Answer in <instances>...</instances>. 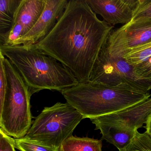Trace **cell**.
<instances>
[{
	"instance_id": "1",
	"label": "cell",
	"mask_w": 151,
	"mask_h": 151,
	"mask_svg": "<svg viewBox=\"0 0 151 151\" xmlns=\"http://www.w3.org/2000/svg\"><path fill=\"white\" fill-rule=\"evenodd\" d=\"M113 28L86 0H69L51 32L34 45L67 67L79 83L87 82Z\"/></svg>"
},
{
	"instance_id": "2",
	"label": "cell",
	"mask_w": 151,
	"mask_h": 151,
	"mask_svg": "<svg viewBox=\"0 0 151 151\" xmlns=\"http://www.w3.org/2000/svg\"><path fill=\"white\" fill-rule=\"evenodd\" d=\"M0 54L18 70L32 96L44 90L61 92L79 83L67 67L34 45L1 46Z\"/></svg>"
},
{
	"instance_id": "3",
	"label": "cell",
	"mask_w": 151,
	"mask_h": 151,
	"mask_svg": "<svg viewBox=\"0 0 151 151\" xmlns=\"http://www.w3.org/2000/svg\"><path fill=\"white\" fill-rule=\"evenodd\" d=\"M61 93L67 102L75 108L84 119L120 111L151 96L150 92L128 84L113 86L90 81L79 83Z\"/></svg>"
},
{
	"instance_id": "4",
	"label": "cell",
	"mask_w": 151,
	"mask_h": 151,
	"mask_svg": "<svg viewBox=\"0 0 151 151\" xmlns=\"http://www.w3.org/2000/svg\"><path fill=\"white\" fill-rule=\"evenodd\" d=\"M6 80V94L0 105V126L15 139L24 137L32 125V95L23 78L7 58L0 54Z\"/></svg>"
},
{
	"instance_id": "5",
	"label": "cell",
	"mask_w": 151,
	"mask_h": 151,
	"mask_svg": "<svg viewBox=\"0 0 151 151\" xmlns=\"http://www.w3.org/2000/svg\"><path fill=\"white\" fill-rule=\"evenodd\" d=\"M83 119L68 102H57L44 109L24 137L59 150Z\"/></svg>"
},
{
	"instance_id": "6",
	"label": "cell",
	"mask_w": 151,
	"mask_h": 151,
	"mask_svg": "<svg viewBox=\"0 0 151 151\" xmlns=\"http://www.w3.org/2000/svg\"><path fill=\"white\" fill-rule=\"evenodd\" d=\"M89 81L113 86L126 83L145 92L151 90V81L138 77L133 66L124 58L109 54L105 44L95 61Z\"/></svg>"
},
{
	"instance_id": "7",
	"label": "cell",
	"mask_w": 151,
	"mask_h": 151,
	"mask_svg": "<svg viewBox=\"0 0 151 151\" xmlns=\"http://www.w3.org/2000/svg\"><path fill=\"white\" fill-rule=\"evenodd\" d=\"M151 41V18L132 21L109 34L105 46L109 53L123 57L129 50Z\"/></svg>"
},
{
	"instance_id": "8",
	"label": "cell",
	"mask_w": 151,
	"mask_h": 151,
	"mask_svg": "<svg viewBox=\"0 0 151 151\" xmlns=\"http://www.w3.org/2000/svg\"><path fill=\"white\" fill-rule=\"evenodd\" d=\"M151 116V98L122 110L91 118L94 124H101L136 132Z\"/></svg>"
},
{
	"instance_id": "9",
	"label": "cell",
	"mask_w": 151,
	"mask_h": 151,
	"mask_svg": "<svg viewBox=\"0 0 151 151\" xmlns=\"http://www.w3.org/2000/svg\"><path fill=\"white\" fill-rule=\"evenodd\" d=\"M69 0H46L44 12L32 29L13 45H32L45 38L53 29Z\"/></svg>"
},
{
	"instance_id": "10",
	"label": "cell",
	"mask_w": 151,
	"mask_h": 151,
	"mask_svg": "<svg viewBox=\"0 0 151 151\" xmlns=\"http://www.w3.org/2000/svg\"><path fill=\"white\" fill-rule=\"evenodd\" d=\"M96 14L110 26L131 22L139 0H86Z\"/></svg>"
},
{
	"instance_id": "11",
	"label": "cell",
	"mask_w": 151,
	"mask_h": 151,
	"mask_svg": "<svg viewBox=\"0 0 151 151\" xmlns=\"http://www.w3.org/2000/svg\"><path fill=\"white\" fill-rule=\"evenodd\" d=\"M46 4V0H23L5 45H13L32 29L44 12Z\"/></svg>"
},
{
	"instance_id": "12",
	"label": "cell",
	"mask_w": 151,
	"mask_h": 151,
	"mask_svg": "<svg viewBox=\"0 0 151 151\" xmlns=\"http://www.w3.org/2000/svg\"><path fill=\"white\" fill-rule=\"evenodd\" d=\"M23 0H0V46L6 45Z\"/></svg>"
},
{
	"instance_id": "13",
	"label": "cell",
	"mask_w": 151,
	"mask_h": 151,
	"mask_svg": "<svg viewBox=\"0 0 151 151\" xmlns=\"http://www.w3.org/2000/svg\"><path fill=\"white\" fill-rule=\"evenodd\" d=\"M95 130H99L102 139L112 144L119 151L129 145L136 132L127 131L101 124H95Z\"/></svg>"
},
{
	"instance_id": "14",
	"label": "cell",
	"mask_w": 151,
	"mask_h": 151,
	"mask_svg": "<svg viewBox=\"0 0 151 151\" xmlns=\"http://www.w3.org/2000/svg\"><path fill=\"white\" fill-rule=\"evenodd\" d=\"M102 140L72 136L62 144L59 151H103Z\"/></svg>"
},
{
	"instance_id": "15",
	"label": "cell",
	"mask_w": 151,
	"mask_h": 151,
	"mask_svg": "<svg viewBox=\"0 0 151 151\" xmlns=\"http://www.w3.org/2000/svg\"><path fill=\"white\" fill-rule=\"evenodd\" d=\"M151 57V41L130 49L123 58L133 66L146 60Z\"/></svg>"
},
{
	"instance_id": "16",
	"label": "cell",
	"mask_w": 151,
	"mask_h": 151,
	"mask_svg": "<svg viewBox=\"0 0 151 151\" xmlns=\"http://www.w3.org/2000/svg\"><path fill=\"white\" fill-rule=\"evenodd\" d=\"M120 151H151V136L137 131L129 145Z\"/></svg>"
},
{
	"instance_id": "17",
	"label": "cell",
	"mask_w": 151,
	"mask_h": 151,
	"mask_svg": "<svg viewBox=\"0 0 151 151\" xmlns=\"http://www.w3.org/2000/svg\"><path fill=\"white\" fill-rule=\"evenodd\" d=\"M16 148L20 151H59L24 137L15 139Z\"/></svg>"
},
{
	"instance_id": "18",
	"label": "cell",
	"mask_w": 151,
	"mask_h": 151,
	"mask_svg": "<svg viewBox=\"0 0 151 151\" xmlns=\"http://www.w3.org/2000/svg\"><path fill=\"white\" fill-rule=\"evenodd\" d=\"M151 18V0H139L132 21Z\"/></svg>"
},
{
	"instance_id": "19",
	"label": "cell",
	"mask_w": 151,
	"mask_h": 151,
	"mask_svg": "<svg viewBox=\"0 0 151 151\" xmlns=\"http://www.w3.org/2000/svg\"><path fill=\"white\" fill-rule=\"evenodd\" d=\"M133 67L134 72L138 77L151 81V57Z\"/></svg>"
},
{
	"instance_id": "20",
	"label": "cell",
	"mask_w": 151,
	"mask_h": 151,
	"mask_svg": "<svg viewBox=\"0 0 151 151\" xmlns=\"http://www.w3.org/2000/svg\"><path fill=\"white\" fill-rule=\"evenodd\" d=\"M15 138L7 135L0 129V151H16Z\"/></svg>"
},
{
	"instance_id": "21",
	"label": "cell",
	"mask_w": 151,
	"mask_h": 151,
	"mask_svg": "<svg viewBox=\"0 0 151 151\" xmlns=\"http://www.w3.org/2000/svg\"><path fill=\"white\" fill-rule=\"evenodd\" d=\"M0 105L3 103L6 94V80L4 66L0 62Z\"/></svg>"
},
{
	"instance_id": "22",
	"label": "cell",
	"mask_w": 151,
	"mask_h": 151,
	"mask_svg": "<svg viewBox=\"0 0 151 151\" xmlns=\"http://www.w3.org/2000/svg\"><path fill=\"white\" fill-rule=\"evenodd\" d=\"M145 128L146 130V132L151 136V116L149 117L148 121L146 123V126H145Z\"/></svg>"
}]
</instances>
